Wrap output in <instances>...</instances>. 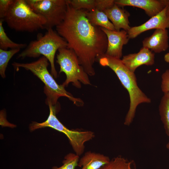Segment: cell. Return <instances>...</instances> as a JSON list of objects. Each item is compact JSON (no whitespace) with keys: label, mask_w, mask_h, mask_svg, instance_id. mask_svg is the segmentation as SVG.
Listing matches in <instances>:
<instances>
[{"label":"cell","mask_w":169,"mask_h":169,"mask_svg":"<svg viewBox=\"0 0 169 169\" xmlns=\"http://www.w3.org/2000/svg\"><path fill=\"white\" fill-rule=\"evenodd\" d=\"M67 3L65 17L56 27V31L67 42V48L75 53L87 74L94 76V63L105 54L107 50V36L101 27L90 23L85 10L75 9Z\"/></svg>","instance_id":"obj_1"},{"label":"cell","mask_w":169,"mask_h":169,"mask_svg":"<svg viewBox=\"0 0 169 169\" xmlns=\"http://www.w3.org/2000/svg\"><path fill=\"white\" fill-rule=\"evenodd\" d=\"M99 61L101 65L109 67L115 73L122 85L129 93L130 106L124 124L129 126L133 120L138 106L143 103H150L151 100L138 87L134 73L129 70L122 63L121 59L105 54L100 59Z\"/></svg>","instance_id":"obj_2"},{"label":"cell","mask_w":169,"mask_h":169,"mask_svg":"<svg viewBox=\"0 0 169 169\" xmlns=\"http://www.w3.org/2000/svg\"><path fill=\"white\" fill-rule=\"evenodd\" d=\"M48 61L45 57L43 56L38 60L30 63L14 62L12 65L16 68H23L31 71L44 83V92L47 97L46 101L47 105L50 104L55 106L58 98L63 96L68 98L77 106H82L84 102L82 100L74 97L65 90L62 84L59 85L57 83L48 70Z\"/></svg>","instance_id":"obj_3"},{"label":"cell","mask_w":169,"mask_h":169,"mask_svg":"<svg viewBox=\"0 0 169 169\" xmlns=\"http://www.w3.org/2000/svg\"><path fill=\"white\" fill-rule=\"evenodd\" d=\"M67 46V42L56 31L49 28L44 35L38 34L37 39L31 41L17 58H37L43 55L49 62L51 74L56 78L57 74L54 63L56 52L59 49Z\"/></svg>","instance_id":"obj_4"},{"label":"cell","mask_w":169,"mask_h":169,"mask_svg":"<svg viewBox=\"0 0 169 169\" xmlns=\"http://www.w3.org/2000/svg\"><path fill=\"white\" fill-rule=\"evenodd\" d=\"M11 29L18 32H33L44 29L45 18L35 12L26 0H13L3 19Z\"/></svg>","instance_id":"obj_5"},{"label":"cell","mask_w":169,"mask_h":169,"mask_svg":"<svg viewBox=\"0 0 169 169\" xmlns=\"http://www.w3.org/2000/svg\"><path fill=\"white\" fill-rule=\"evenodd\" d=\"M49 107V114L47 120L42 123L32 122L29 126L31 131L47 127L53 128L64 134L75 153L79 156L83 154L85 149V143L92 140L95 136L94 132L90 131H82L70 130L63 125L56 116L57 109L55 106L51 104Z\"/></svg>","instance_id":"obj_6"},{"label":"cell","mask_w":169,"mask_h":169,"mask_svg":"<svg viewBox=\"0 0 169 169\" xmlns=\"http://www.w3.org/2000/svg\"><path fill=\"white\" fill-rule=\"evenodd\" d=\"M58 51L56 62L60 66L59 73L64 72L66 76V79L62 84L63 86H67L70 83L78 88L81 87L80 83L85 85L90 84L88 75L74 52L67 47L60 48Z\"/></svg>","instance_id":"obj_7"},{"label":"cell","mask_w":169,"mask_h":169,"mask_svg":"<svg viewBox=\"0 0 169 169\" xmlns=\"http://www.w3.org/2000/svg\"><path fill=\"white\" fill-rule=\"evenodd\" d=\"M26 1L35 12L45 18L46 23L44 29L47 30L59 24L65 17L67 9V0Z\"/></svg>","instance_id":"obj_8"},{"label":"cell","mask_w":169,"mask_h":169,"mask_svg":"<svg viewBox=\"0 0 169 169\" xmlns=\"http://www.w3.org/2000/svg\"><path fill=\"white\" fill-rule=\"evenodd\" d=\"M106 34L108 46L105 55L120 59L122 55V49L129 40L127 32L124 30L119 31L111 30L101 28Z\"/></svg>","instance_id":"obj_9"},{"label":"cell","mask_w":169,"mask_h":169,"mask_svg":"<svg viewBox=\"0 0 169 169\" xmlns=\"http://www.w3.org/2000/svg\"><path fill=\"white\" fill-rule=\"evenodd\" d=\"M169 28V17L166 13V8L145 23L138 26L131 27L127 32L128 38L133 39L142 33L152 29H166Z\"/></svg>","instance_id":"obj_10"},{"label":"cell","mask_w":169,"mask_h":169,"mask_svg":"<svg viewBox=\"0 0 169 169\" xmlns=\"http://www.w3.org/2000/svg\"><path fill=\"white\" fill-rule=\"evenodd\" d=\"M121 61L130 71L134 73L141 65H153L155 62V54L149 49L142 47L137 53L123 56Z\"/></svg>","instance_id":"obj_11"},{"label":"cell","mask_w":169,"mask_h":169,"mask_svg":"<svg viewBox=\"0 0 169 169\" xmlns=\"http://www.w3.org/2000/svg\"><path fill=\"white\" fill-rule=\"evenodd\" d=\"M120 7L130 6L143 9L151 18L158 14L166 7L165 0H115Z\"/></svg>","instance_id":"obj_12"},{"label":"cell","mask_w":169,"mask_h":169,"mask_svg":"<svg viewBox=\"0 0 169 169\" xmlns=\"http://www.w3.org/2000/svg\"><path fill=\"white\" fill-rule=\"evenodd\" d=\"M168 39L167 29H156L152 35L143 40V47L156 53H160L168 49Z\"/></svg>","instance_id":"obj_13"},{"label":"cell","mask_w":169,"mask_h":169,"mask_svg":"<svg viewBox=\"0 0 169 169\" xmlns=\"http://www.w3.org/2000/svg\"><path fill=\"white\" fill-rule=\"evenodd\" d=\"M113 25L116 31L121 29L127 32L130 29L129 17L130 13L116 3L103 11Z\"/></svg>","instance_id":"obj_14"},{"label":"cell","mask_w":169,"mask_h":169,"mask_svg":"<svg viewBox=\"0 0 169 169\" xmlns=\"http://www.w3.org/2000/svg\"><path fill=\"white\" fill-rule=\"evenodd\" d=\"M110 159L103 154L89 151L79 160L78 166L81 169H99L108 163Z\"/></svg>","instance_id":"obj_15"},{"label":"cell","mask_w":169,"mask_h":169,"mask_svg":"<svg viewBox=\"0 0 169 169\" xmlns=\"http://www.w3.org/2000/svg\"><path fill=\"white\" fill-rule=\"evenodd\" d=\"M86 17L93 25L111 30H115V27L103 12L95 9L91 10H85Z\"/></svg>","instance_id":"obj_16"},{"label":"cell","mask_w":169,"mask_h":169,"mask_svg":"<svg viewBox=\"0 0 169 169\" xmlns=\"http://www.w3.org/2000/svg\"><path fill=\"white\" fill-rule=\"evenodd\" d=\"M99 169H136L133 160H129L121 156L113 158L107 164Z\"/></svg>","instance_id":"obj_17"},{"label":"cell","mask_w":169,"mask_h":169,"mask_svg":"<svg viewBox=\"0 0 169 169\" xmlns=\"http://www.w3.org/2000/svg\"><path fill=\"white\" fill-rule=\"evenodd\" d=\"M164 93L159 105V111L165 132L169 136V93Z\"/></svg>","instance_id":"obj_18"},{"label":"cell","mask_w":169,"mask_h":169,"mask_svg":"<svg viewBox=\"0 0 169 169\" xmlns=\"http://www.w3.org/2000/svg\"><path fill=\"white\" fill-rule=\"evenodd\" d=\"M3 19H0V49L7 50L8 48L21 49L26 47L27 46L26 44L15 43L8 37L3 26Z\"/></svg>","instance_id":"obj_19"},{"label":"cell","mask_w":169,"mask_h":169,"mask_svg":"<svg viewBox=\"0 0 169 169\" xmlns=\"http://www.w3.org/2000/svg\"><path fill=\"white\" fill-rule=\"evenodd\" d=\"M20 49H15L6 50L0 49V74L3 78L5 77V72L10 60Z\"/></svg>","instance_id":"obj_20"},{"label":"cell","mask_w":169,"mask_h":169,"mask_svg":"<svg viewBox=\"0 0 169 169\" xmlns=\"http://www.w3.org/2000/svg\"><path fill=\"white\" fill-rule=\"evenodd\" d=\"M68 2L76 10L86 9L90 11L95 9V0H67Z\"/></svg>","instance_id":"obj_21"},{"label":"cell","mask_w":169,"mask_h":169,"mask_svg":"<svg viewBox=\"0 0 169 169\" xmlns=\"http://www.w3.org/2000/svg\"><path fill=\"white\" fill-rule=\"evenodd\" d=\"M79 156L75 153H70L65 156L63 165L59 167H54L52 169H75L78 166Z\"/></svg>","instance_id":"obj_22"},{"label":"cell","mask_w":169,"mask_h":169,"mask_svg":"<svg viewBox=\"0 0 169 169\" xmlns=\"http://www.w3.org/2000/svg\"><path fill=\"white\" fill-rule=\"evenodd\" d=\"M95 9L101 11L111 8L115 3V0H95Z\"/></svg>","instance_id":"obj_23"},{"label":"cell","mask_w":169,"mask_h":169,"mask_svg":"<svg viewBox=\"0 0 169 169\" xmlns=\"http://www.w3.org/2000/svg\"><path fill=\"white\" fill-rule=\"evenodd\" d=\"M13 0H0V18L5 17Z\"/></svg>","instance_id":"obj_24"},{"label":"cell","mask_w":169,"mask_h":169,"mask_svg":"<svg viewBox=\"0 0 169 169\" xmlns=\"http://www.w3.org/2000/svg\"><path fill=\"white\" fill-rule=\"evenodd\" d=\"M161 88L164 93H169V69L166 70L161 75Z\"/></svg>","instance_id":"obj_25"},{"label":"cell","mask_w":169,"mask_h":169,"mask_svg":"<svg viewBox=\"0 0 169 169\" xmlns=\"http://www.w3.org/2000/svg\"><path fill=\"white\" fill-rule=\"evenodd\" d=\"M0 125L3 126H8L11 128H14L16 125L9 122L7 120L6 114L4 110L0 112Z\"/></svg>","instance_id":"obj_26"},{"label":"cell","mask_w":169,"mask_h":169,"mask_svg":"<svg viewBox=\"0 0 169 169\" xmlns=\"http://www.w3.org/2000/svg\"><path fill=\"white\" fill-rule=\"evenodd\" d=\"M165 3L166 14L169 17V0H165Z\"/></svg>","instance_id":"obj_27"},{"label":"cell","mask_w":169,"mask_h":169,"mask_svg":"<svg viewBox=\"0 0 169 169\" xmlns=\"http://www.w3.org/2000/svg\"><path fill=\"white\" fill-rule=\"evenodd\" d=\"M164 59L166 62L169 63V52L165 55Z\"/></svg>","instance_id":"obj_28"},{"label":"cell","mask_w":169,"mask_h":169,"mask_svg":"<svg viewBox=\"0 0 169 169\" xmlns=\"http://www.w3.org/2000/svg\"><path fill=\"white\" fill-rule=\"evenodd\" d=\"M166 148L167 149L169 150V141L166 145Z\"/></svg>","instance_id":"obj_29"}]
</instances>
